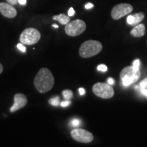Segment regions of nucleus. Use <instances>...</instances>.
Returning a JSON list of instances; mask_svg holds the SVG:
<instances>
[{
    "label": "nucleus",
    "mask_w": 147,
    "mask_h": 147,
    "mask_svg": "<svg viewBox=\"0 0 147 147\" xmlns=\"http://www.w3.org/2000/svg\"><path fill=\"white\" fill-rule=\"evenodd\" d=\"M141 92L144 94L145 96L147 97V89L146 88H140Z\"/></svg>",
    "instance_id": "27"
},
{
    "label": "nucleus",
    "mask_w": 147,
    "mask_h": 147,
    "mask_svg": "<svg viewBox=\"0 0 147 147\" xmlns=\"http://www.w3.org/2000/svg\"><path fill=\"white\" fill-rule=\"evenodd\" d=\"M62 95H63V98L65 99V100H69L72 98L73 97V93L71 90H64V91H62Z\"/></svg>",
    "instance_id": "14"
},
{
    "label": "nucleus",
    "mask_w": 147,
    "mask_h": 147,
    "mask_svg": "<svg viewBox=\"0 0 147 147\" xmlns=\"http://www.w3.org/2000/svg\"><path fill=\"white\" fill-rule=\"evenodd\" d=\"M134 17V23L132 24V26H136V25H138L141 21L144 19V14L143 12H138V13H136L133 15Z\"/></svg>",
    "instance_id": "13"
},
{
    "label": "nucleus",
    "mask_w": 147,
    "mask_h": 147,
    "mask_svg": "<svg viewBox=\"0 0 147 147\" xmlns=\"http://www.w3.org/2000/svg\"><path fill=\"white\" fill-rule=\"evenodd\" d=\"M103 46L100 42L90 40L84 42L79 49V55L82 58H89L100 53Z\"/></svg>",
    "instance_id": "2"
},
{
    "label": "nucleus",
    "mask_w": 147,
    "mask_h": 147,
    "mask_svg": "<svg viewBox=\"0 0 147 147\" xmlns=\"http://www.w3.org/2000/svg\"><path fill=\"white\" fill-rule=\"evenodd\" d=\"M145 32H146L145 25L144 24L141 23L134 26V28L130 32V34L131 36L135 37V38H140L145 34Z\"/></svg>",
    "instance_id": "11"
},
{
    "label": "nucleus",
    "mask_w": 147,
    "mask_h": 147,
    "mask_svg": "<svg viewBox=\"0 0 147 147\" xmlns=\"http://www.w3.org/2000/svg\"><path fill=\"white\" fill-rule=\"evenodd\" d=\"M140 88H147V78L142 80V82L140 84Z\"/></svg>",
    "instance_id": "19"
},
{
    "label": "nucleus",
    "mask_w": 147,
    "mask_h": 147,
    "mask_svg": "<svg viewBox=\"0 0 147 147\" xmlns=\"http://www.w3.org/2000/svg\"><path fill=\"white\" fill-rule=\"evenodd\" d=\"M86 27L87 25L84 21L80 19H76L65 25V32L69 36H78L85 31Z\"/></svg>",
    "instance_id": "4"
},
{
    "label": "nucleus",
    "mask_w": 147,
    "mask_h": 147,
    "mask_svg": "<svg viewBox=\"0 0 147 147\" xmlns=\"http://www.w3.org/2000/svg\"><path fill=\"white\" fill-rule=\"evenodd\" d=\"M6 1H8V3H10V4L14 5H16V3H17L18 0H6Z\"/></svg>",
    "instance_id": "24"
},
{
    "label": "nucleus",
    "mask_w": 147,
    "mask_h": 147,
    "mask_svg": "<svg viewBox=\"0 0 147 147\" xmlns=\"http://www.w3.org/2000/svg\"><path fill=\"white\" fill-rule=\"evenodd\" d=\"M53 19L55 21H57L61 24V25H67L70 22V18L69 16L65 15V14H60L58 15L53 16Z\"/></svg>",
    "instance_id": "12"
},
{
    "label": "nucleus",
    "mask_w": 147,
    "mask_h": 147,
    "mask_svg": "<svg viewBox=\"0 0 147 147\" xmlns=\"http://www.w3.org/2000/svg\"><path fill=\"white\" fill-rule=\"evenodd\" d=\"M53 27H55V28H58V27H59L58 25H56V24H55V25H53Z\"/></svg>",
    "instance_id": "31"
},
{
    "label": "nucleus",
    "mask_w": 147,
    "mask_h": 147,
    "mask_svg": "<svg viewBox=\"0 0 147 147\" xmlns=\"http://www.w3.org/2000/svg\"><path fill=\"white\" fill-rule=\"evenodd\" d=\"M14 104L10 108L11 113H14L19 109H21L27 105V97L23 93H16L14 97Z\"/></svg>",
    "instance_id": "8"
},
{
    "label": "nucleus",
    "mask_w": 147,
    "mask_h": 147,
    "mask_svg": "<svg viewBox=\"0 0 147 147\" xmlns=\"http://www.w3.org/2000/svg\"><path fill=\"white\" fill-rule=\"evenodd\" d=\"M71 136L74 140L81 143H89L93 140V134L83 129L78 128L71 130Z\"/></svg>",
    "instance_id": "7"
},
{
    "label": "nucleus",
    "mask_w": 147,
    "mask_h": 147,
    "mask_svg": "<svg viewBox=\"0 0 147 147\" xmlns=\"http://www.w3.org/2000/svg\"><path fill=\"white\" fill-rule=\"evenodd\" d=\"M140 62L139 59H136L134 61L133 65H132L134 70L136 71L140 70Z\"/></svg>",
    "instance_id": "16"
},
{
    "label": "nucleus",
    "mask_w": 147,
    "mask_h": 147,
    "mask_svg": "<svg viewBox=\"0 0 147 147\" xmlns=\"http://www.w3.org/2000/svg\"><path fill=\"white\" fill-rule=\"evenodd\" d=\"M133 11V6L129 3H119L115 5L111 10V16L113 19L119 20L130 14Z\"/></svg>",
    "instance_id": "6"
},
{
    "label": "nucleus",
    "mask_w": 147,
    "mask_h": 147,
    "mask_svg": "<svg viewBox=\"0 0 147 147\" xmlns=\"http://www.w3.org/2000/svg\"><path fill=\"white\" fill-rule=\"evenodd\" d=\"M34 82L35 87L40 93H47L51 91L54 86V76L49 69L43 67L37 73Z\"/></svg>",
    "instance_id": "1"
},
{
    "label": "nucleus",
    "mask_w": 147,
    "mask_h": 147,
    "mask_svg": "<svg viewBox=\"0 0 147 147\" xmlns=\"http://www.w3.org/2000/svg\"><path fill=\"white\" fill-rule=\"evenodd\" d=\"M74 14H75V11H74V8H69L68 10V16H72L74 15Z\"/></svg>",
    "instance_id": "23"
},
{
    "label": "nucleus",
    "mask_w": 147,
    "mask_h": 147,
    "mask_svg": "<svg viewBox=\"0 0 147 147\" xmlns=\"http://www.w3.org/2000/svg\"><path fill=\"white\" fill-rule=\"evenodd\" d=\"M41 38V34L38 29L29 27L25 29L20 36V41L23 45H33L38 43Z\"/></svg>",
    "instance_id": "3"
},
{
    "label": "nucleus",
    "mask_w": 147,
    "mask_h": 147,
    "mask_svg": "<svg viewBox=\"0 0 147 147\" xmlns=\"http://www.w3.org/2000/svg\"><path fill=\"white\" fill-rule=\"evenodd\" d=\"M71 125L74 127H77L80 125V121L78 120V119H74V120L71 121Z\"/></svg>",
    "instance_id": "20"
},
{
    "label": "nucleus",
    "mask_w": 147,
    "mask_h": 147,
    "mask_svg": "<svg viewBox=\"0 0 147 147\" xmlns=\"http://www.w3.org/2000/svg\"><path fill=\"white\" fill-rule=\"evenodd\" d=\"M93 91L95 95L103 99H109L113 97L115 91L110 84L97 82L93 86Z\"/></svg>",
    "instance_id": "5"
},
{
    "label": "nucleus",
    "mask_w": 147,
    "mask_h": 147,
    "mask_svg": "<svg viewBox=\"0 0 147 147\" xmlns=\"http://www.w3.org/2000/svg\"><path fill=\"white\" fill-rule=\"evenodd\" d=\"M93 6H94V5H93V3H87V4L85 5V8L86 9H91L92 8H93Z\"/></svg>",
    "instance_id": "26"
},
{
    "label": "nucleus",
    "mask_w": 147,
    "mask_h": 147,
    "mask_svg": "<svg viewBox=\"0 0 147 147\" xmlns=\"http://www.w3.org/2000/svg\"><path fill=\"white\" fill-rule=\"evenodd\" d=\"M97 69L99 71H103V72H105L108 70V67L106 65H104V64H101V65L97 66Z\"/></svg>",
    "instance_id": "17"
},
{
    "label": "nucleus",
    "mask_w": 147,
    "mask_h": 147,
    "mask_svg": "<svg viewBox=\"0 0 147 147\" xmlns=\"http://www.w3.org/2000/svg\"><path fill=\"white\" fill-rule=\"evenodd\" d=\"M0 12L3 16L9 18H13L17 14V11L12 5L8 3H0Z\"/></svg>",
    "instance_id": "9"
},
{
    "label": "nucleus",
    "mask_w": 147,
    "mask_h": 147,
    "mask_svg": "<svg viewBox=\"0 0 147 147\" xmlns=\"http://www.w3.org/2000/svg\"><path fill=\"white\" fill-rule=\"evenodd\" d=\"M18 1L21 5H25L27 3V0H18Z\"/></svg>",
    "instance_id": "29"
},
{
    "label": "nucleus",
    "mask_w": 147,
    "mask_h": 147,
    "mask_svg": "<svg viewBox=\"0 0 147 147\" xmlns=\"http://www.w3.org/2000/svg\"><path fill=\"white\" fill-rule=\"evenodd\" d=\"M78 91H79V93H80V95H83L84 93H85V90H84V89H83V88H79Z\"/></svg>",
    "instance_id": "28"
},
{
    "label": "nucleus",
    "mask_w": 147,
    "mask_h": 147,
    "mask_svg": "<svg viewBox=\"0 0 147 147\" xmlns=\"http://www.w3.org/2000/svg\"><path fill=\"white\" fill-rule=\"evenodd\" d=\"M141 73L140 70L136 71L134 70L133 67L132 66H127L123 68L121 71L120 74L121 78H122L124 76H129V78H131L132 81L134 82H136L138 80V79L140 78Z\"/></svg>",
    "instance_id": "10"
},
{
    "label": "nucleus",
    "mask_w": 147,
    "mask_h": 147,
    "mask_svg": "<svg viewBox=\"0 0 147 147\" xmlns=\"http://www.w3.org/2000/svg\"><path fill=\"white\" fill-rule=\"evenodd\" d=\"M71 104V102H69V100H65L64 102H62L61 103V106L62 107H66V106H68Z\"/></svg>",
    "instance_id": "22"
},
{
    "label": "nucleus",
    "mask_w": 147,
    "mask_h": 147,
    "mask_svg": "<svg viewBox=\"0 0 147 147\" xmlns=\"http://www.w3.org/2000/svg\"><path fill=\"white\" fill-rule=\"evenodd\" d=\"M49 104H51V105L54 106H57L60 104L59 97L56 96V97H53V98H51V100L49 101Z\"/></svg>",
    "instance_id": "15"
},
{
    "label": "nucleus",
    "mask_w": 147,
    "mask_h": 147,
    "mask_svg": "<svg viewBox=\"0 0 147 147\" xmlns=\"http://www.w3.org/2000/svg\"><path fill=\"white\" fill-rule=\"evenodd\" d=\"M3 70V65H2V64L1 63V62H0V74H1V72H2Z\"/></svg>",
    "instance_id": "30"
},
{
    "label": "nucleus",
    "mask_w": 147,
    "mask_h": 147,
    "mask_svg": "<svg viewBox=\"0 0 147 147\" xmlns=\"http://www.w3.org/2000/svg\"><path fill=\"white\" fill-rule=\"evenodd\" d=\"M108 84H110V85H113V84H115V80H114L113 78H109L108 79Z\"/></svg>",
    "instance_id": "25"
},
{
    "label": "nucleus",
    "mask_w": 147,
    "mask_h": 147,
    "mask_svg": "<svg viewBox=\"0 0 147 147\" xmlns=\"http://www.w3.org/2000/svg\"><path fill=\"white\" fill-rule=\"evenodd\" d=\"M17 48L18 50H20L21 52L23 53H25L26 52V48L24 47L22 43H19L17 45Z\"/></svg>",
    "instance_id": "18"
},
{
    "label": "nucleus",
    "mask_w": 147,
    "mask_h": 147,
    "mask_svg": "<svg viewBox=\"0 0 147 147\" xmlns=\"http://www.w3.org/2000/svg\"><path fill=\"white\" fill-rule=\"evenodd\" d=\"M127 22L128 24L132 25V24H133V23H134L133 15H129L127 16Z\"/></svg>",
    "instance_id": "21"
}]
</instances>
